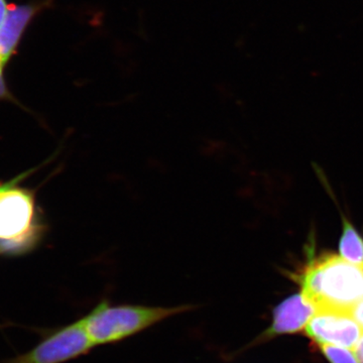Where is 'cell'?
<instances>
[{
	"label": "cell",
	"instance_id": "1",
	"mask_svg": "<svg viewBox=\"0 0 363 363\" xmlns=\"http://www.w3.org/2000/svg\"><path fill=\"white\" fill-rule=\"evenodd\" d=\"M28 169L11 180L0 182V255L23 257L40 247L48 224L32 189L21 184L35 169Z\"/></svg>",
	"mask_w": 363,
	"mask_h": 363
},
{
	"label": "cell",
	"instance_id": "2",
	"mask_svg": "<svg viewBox=\"0 0 363 363\" xmlns=\"http://www.w3.org/2000/svg\"><path fill=\"white\" fill-rule=\"evenodd\" d=\"M297 279L303 295L317 310L350 311L363 298V267L334 253L311 257Z\"/></svg>",
	"mask_w": 363,
	"mask_h": 363
},
{
	"label": "cell",
	"instance_id": "3",
	"mask_svg": "<svg viewBox=\"0 0 363 363\" xmlns=\"http://www.w3.org/2000/svg\"><path fill=\"white\" fill-rule=\"evenodd\" d=\"M194 309L193 305L152 307L143 305H111L101 301L82 318L95 346L119 342L169 317Z\"/></svg>",
	"mask_w": 363,
	"mask_h": 363
},
{
	"label": "cell",
	"instance_id": "4",
	"mask_svg": "<svg viewBox=\"0 0 363 363\" xmlns=\"http://www.w3.org/2000/svg\"><path fill=\"white\" fill-rule=\"evenodd\" d=\"M94 347L81 318L51 332L33 350L4 363H64L88 354Z\"/></svg>",
	"mask_w": 363,
	"mask_h": 363
},
{
	"label": "cell",
	"instance_id": "5",
	"mask_svg": "<svg viewBox=\"0 0 363 363\" xmlns=\"http://www.w3.org/2000/svg\"><path fill=\"white\" fill-rule=\"evenodd\" d=\"M306 333L318 344H330L354 350L363 330L350 311L317 310L306 326Z\"/></svg>",
	"mask_w": 363,
	"mask_h": 363
},
{
	"label": "cell",
	"instance_id": "6",
	"mask_svg": "<svg viewBox=\"0 0 363 363\" xmlns=\"http://www.w3.org/2000/svg\"><path fill=\"white\" fill-rule=\"evenodd\" d=\"M51 0H40L9 6L0 26V66L4 70L18 52L28 26L43 11L51 6Z\"/></svg>",
	"mask_w": 363,
	"mask_h": 363
},
{
	"label": "cell",
	"instance_id": "7",
	"mask_svg": "<svg viewBox=\"0 0 363 363\" xmlns=\"http://www.w3.org/2000/svg\"><path fill=\"white\" fill-rule=\"evenodd\" d=\"M317 312L316 307L303 294L294 295L279 304L274 312L272 334L295 333L309 323Z\"/></svg>",
	"mask_w": 363,
	"mask_h": 363
},
{
	"label": "cell",
	"instance_id": "8",
	"mask_svg": "<svg viewBox=\"0 0 363 363\" xmlns=\"http://www.w3.org/2000/svg\"><path fill=\"white\" fill-rule=\"evenodd\" d=\"M342 259L363 267V238L347 219H343V230L339 241Z\"/></svg>",
	"mask_w": 363,
	"mask_h": 363
},
{
	"label": "cell",
	"instance_id": "9",
	"mask_svg": "<svg viewBox=\"0 0 363 363\" xmlns=\"http://www.w3.org/2000/svg\"><path fill=\"white\" fill-rule=\"evenodd\" d=\"M320 348L331 363H359L354 351L348 348L330 344H320Z\"/></svg>",
	"mask_w": 363,
	"mask_h": 363
},
{
	"label": "cell",
	"instance_id": "10",
	"mask_svg": "<svg viewBox=\"0 0 363 363\" xmlns=\"http://www.w3.org/2000/svg\"><path fill=\"white\" fill-rule=\"evenodd\" d=\"M0 100L18 104V100L14 98L7 87L6 79H4V69L1 66H0Z\"/></svg>",
	"mask_w": 363,
	"mask_h": 363
},
{
	"label": "cell",
	"instance_id": "11",
	"mask_svg": "<svg viewBox=\"0 0 363 363\" xmlns=\"http://www.w3.org/2000/svg\"><path fill=\"white\" fill-rule=\"evenodd\" d=\"M350 313L363 330V298L351 308Z\"/></svg>",
	"mask_w": 363,
	"mask_h": 363
},
{
	"label": "cell",
	"instance_id": "12",
	"mask_svg": "<svg viewBox=\"0 0 363 363\" xmlns=\"http://www.w3.org/2000/svg\"><path fill=\"white\" fill-rule=\"evenodd\" d=\"M354 353L357 355L358 362L363 363V335L360 338L359 342H358L357 347L354 348Z\"/></svg>",
	"mask_w": 363,
	"mask_h": 363
},
{
	"label": "cell",
	"instance_id": "13",
	"mask_svg": "<svg viewBox=\"0 0 363 363\" xmlns=\"http://www.w3.org/2000/svg\"><path fill=\"white\" fill-rule=\"evenodd\" d=\"M9 7V6L7 4L6 0H0V26H1L4 18H6Z\"/></svg>",
	"mask_w": 363,
	"mask_h": 363
}]
</instances>
